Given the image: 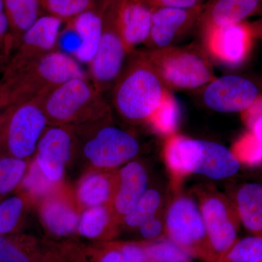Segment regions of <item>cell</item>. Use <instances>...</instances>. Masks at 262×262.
I'll list each match as a JSON object with an SVG mask.
<instances>
[{"instance_id": "1", "label": "cell", "mask_w": 262, "mask_h": 262, "mask_svg": "<svg viewBox=\"0 0 262 262\" xmlns=\"http://www.w3.org/2000/svg\"><path fill=\"white\" fill-rule=\"evenodd\" d=\"M113 87L115 110L127 122H149L171 97L145 52H133Z\"/></svg>"}, {"instance_id": "2", "label": "cell", "mask_w": 262, "mask_h": 262, "mask_svg": "<svg viewBox=\"0 0 262 262\" xmlns=\"http://www.w3.org/2000/svg\"><path fill=\"white\" fill-rule=\"evenodd\" d=\"M164 156L169 170L179 180L190 174L222 180L233 177L241 169L238 158L225 146L178 134L168 136Z\"/></svg>"}, {"instance_id": "3", "label": "cell", "mask_w": 262, "mask_h": 262, "mask_svg": "<svg viewBox=\"0 0 262 262\" xmlns=\"http://www.w3.org/2000/svg\"><path fill=\"white\" fill-rule=\"evenodd\" d=\"M85 77L80 63L73 56L56 49L24 68L3 72L0 84L10 105L39 100L67 81Z\"/></svg>"}, {"instance_id": "4", "label": "cell", "mask_w": 262, "mask_h": 262, "mask_svg": "<svg viewBox=\"0 0 262 262\" xmlns=\"http://www.w3.org/2000/svg\"><path fill=\"white\" fill-rule=\"evenodd\" d=\"M50 124L69 125L106 116L110 107L88 77H77L51 90L39 100Z\"/></svg>"}, {"instance_id": "5", "label": "cell", "mask_w": 262, "mask_h": 262, "mask_svg": "<svg viewBox=\"0 0 262 262\" xmlns=\"http://www.w3.org/2000/svg\"><path fill=\"white\" fill-rule=\"evenodd\" d=\"M144 52L168 89H199L215 78L206 50L194 43Z\"/></svg>"}, {"instance_id": "6", "label": "cell", "mask_w": 262, "mask_h": 262, "mask_svg": "<svg viewBox=\"0 0 262 262\" xmlns=\"http://www.w3.org/2000/svg\"><path fill=\"white\" fill-rule=\"evenodd\" d=\"M49 124L39 99L11 103L1 112L0 146L7 155L27 160L35 154Z\"/></svg>"}, {"instance_id": "7", "label": "cell", "mask_w": 262, "mask_h": 262, "mask_svg": "<svg viewBox=\"0 0 262 262\" xmlns=\"http://www.w3.org/2000/svg\"><path fill=\"white\" fill-rule=\"evenodd\" d=\"M165 223L167 237L193 258L215 262L196 198L184 193L177 194L168 203Z\"/></svg>"}, {"instance_id": "8", "label": "cell", "mask_w": 262, "mask_h": 262, "mask_svg": "<svg viewBox=\"0 0 262 262\" xmlns=\"http://www.w3.org/2000/svg\"><path fill=\"white\" fill-rule=\"evenodd\" d=\"M194 194L206 226L215 262H221L238 239L241 222L230 198L209 186Z\"/></svg>"}, {"instance_id": "9", "label": "cell", "mask_w": 262, "mask_h": 262, "mask_svg": "<svg viewBox=\"0 0 262 262\" xmlns=\"http://www.w3.org/2000/svg\"><path fill=\"white\" fill-rule=\"evenodd\" d=\"M140 144L135 135L113 125L99 127L84 143L83 154L94 168L115 170L137 156Z\"/></svg>"}, {"instance_id": "10", "label": "cell", "mask_w": 262, "mask_h": 262, "mask_svg": "<svg viewBox=\"0 0 262 262\" xmlns=\"http://www.w3.org/2000/svg\"><path fill=\"white\" fill-rule=\"evenodd\" d=\"M128 56L117 27V20L110 26L103 24L99 47L89 64L91 80L101 94L113 87Z\"/></svg>"}, {"instance_id": "11", "label": "cell", "mask_w": 262, "mask_h": 262, "mask_svg": "<svg viewBox=\"0 0 262 262\" xmlns=\"http://www.w3.org/2000/svg\"><path fill=\"white\" fill-rule=\"evenodd\" d=\"M258 98V90L252 81L238 75L215 77L205 86V105L220 113H244Z\"/></svg>"}, {"instance_id": "12", "label": "cell", "mask_w": 262, "mask_h": 262, "mask_svg": "<svg viewBox=\"0 0 262 262\" xmlns=\"http://www.w3.org/2000/svg\"><path fill=\"white\" fill-rule=\"evenodd\" d=\"M73 146V134L67 125L48 127L38 143L34 163L54 185L60 184L64 177Z\"/></svg>"}, {"instance_id": "13", "label": "cell", "mask_w": 262, "mask_h": 262, "mask_svg": "<svg viewBox=\"0 0 262 262\" xmlns=\"http://www.w3.org/2000/svg\"><path fill=\"white\" fill-rule=\"evenodd\" d=\"M61 27V19L58 17H39L22 37L4 72L20 70L56 50Z\"/></svg>"}, {"instance_id": "14", "label": "cell", "mask_w": 262, "mask_h": 262, "mask_svg": "<svg viewBox=\"0 0 262 262\" xmlns=\"http://www.w3.org/2000/svg\"><path fill=\"white\" fill-rule=\"evenodd\" d=\"M205 49L217 61L237 67L246 61L253 45V34L248 23L231 24L212 29L203 34Z\"/></svg>"}, {"instance_id": "15", "label": "cell", "mask_w": 262, "mask_h": 262, "mask_svg": "<svg viewBox=\"0 0 262 262\" xmlns=\"http://www.w3.org/2000/svg\"><path fill=\"white\" fill-rule=\"evenodd\" d=\"M203 4L192 8L153 10L151 27L145 45L149 50L175 46L198 24Z\"/></svg>"}, {"instance_id": "16", "label": "cell", "mask_w": 262, "mask_h": 262, "mask_svg": "<svg viewBox=\"0 0 262 262\" xmlns=\"http://www.w3.org/2000/svg\"><path fill=\"white\" fill-rule=\"evenodd\" d=\"M117 182L111 208L118 223H121L149 186V177L145 165L138 160H131L117 170Z\"/></svg>"}, {"instance_id": "17", "label": "cell", "mask_w": 262, "mask_h": 262, "mask_svg": "<svg viewBox=\"0 0 262 262\" xmlns=\"http://www.w3.org/2000/svg\"><path fill=\"white\" fill-rule=\"evenodd\" d=\"M261 0H210L203 5L198 24L202 34L212 29L243 23L261 8Z\"/></svg>"}, {"instance_id": "18", "label": "cell", "mask_w": 262, "mask_h": 262, "mask_svg": "<svg viewBox=\"0 0 262 262\" xmlns=\"http://www.w3.org/2000/svg\"><path fill=\"white\" fill-rule=\"evenodd\" d=\"M152 13L153 10L141 0H125L120 7L117 27L129 55L147 41Z\"/></svg>"}, {"instance_id": "19", "label": "cell", "mask_w": 262, "mask_h": 262, "mask_svg": "<svg viewBox=\"0 0 262 262\" xmlns=\"http://www.w3.org/2000/svg\"><path fill=\"white\" fill-rule=\"evenodd\" d=\"M117 182V170H99L86 174L76 189L77 203L84 209L111 206Z\"/></svg>"}, {"instance_id": "20", "label": "cell", "mask_w": 262, "mask_h": 262, "mask_svg": "<svg viewBox=\"0 0 262 262\" xmlns=\"http://www.w3.org/2000/svg\"><path fill=\"white\" fill-rule=\"evenodd\" d=\"M40 217L50 232L64 237L77 232L80 214L70 199L57 194L48 196L43 202Z\"/></svg>"}, {"instance_id": "21", "label": "cell", "mask_w": 262, "mask_h": 262, "mask_svg": "<svg viewBox=\"0 0 262 262\" xmlns=\"http://www.w3.org/2000/svg\"><path fill=\"white\" fill-rule=\"evenodd\" d=\"M241 225L253 235L262 236V184H241L230 198Z\"/></svg>"}, {"instance_id": "22", "label": "cell", "mask_w": 262, "mask_h": 262, "mask_svg": "<svg viewBox=\"0 0 262 262\" xmlns=\"http://www.w3.org/2000/svg\"><path fill=\"white\" fill-rule=\"evenodd\" d=\"M102 18L91 10H86L75 17L72 27L80 38V49L74 58L80 63L89 65L94 58L103 31Z\"/></svg>"}, {"instance_id": "23", "label": "cell", "mask_w": 262, "mask_h": 262, "mask_svg": "<svg viewBox=\"0 0 262 262\" xmlns=\"http://www.w3.org/2000/svg\"><path fill=\"white\" fill-rule=\"evenodd\" d=\"M120 224L114 214L111 206L85 208L80 215L77 232L82 237L96 239L117 233Z\"/></svg>"}, {"instance_id": "24", "label": "cell", "mask_w": 262, "mask_h": 262, "mask_svg": "<svg viewBox=\"0 0 262 262\" xmlns=\"http://www.w3.org/2000/svg\"><path fill=\"white\" fill-rule=\"evenodd\" d=\"M14 51L39 17V0H4ZM13 51V53H14Z\"/></svg>"}, {"instance_id": "25", "label": "cell", "mask_w": 262, "mask_h": 262, "mask_svg": "<svg viewBox=\"0 0 262 262\" xmlns=\"http://www.w3.org/2000/svg\"><path fill=\"white\" fill-rule=\"evenodd\" d=\"M168 203L163 189L149 187L134 209L124 217L120 225L125 229L136 230L146 221L165 210Z\"/></svg>"}, {"instance_id": "26", "label": "cell", "mask_w": 262, "mask_h": 262, "mask_svg": "<svg viewBox=\"0 0 262 262\" xmlns=\"http://www.w3.org/2000/svg\"><path fill=\"white\" fill-rule=\"evenodd\" d=\"M140 243L150 261L192 262L194 258L167 236L156 241Z\"/></svg>"}, {"instance_id": "27", "label": "cell", "mask_w": 262, "mask_h": 262, "mask_svg": "<svg viewBox=\"0 0 262 262\" xmlns=\"http://www.w3.org/2000/svg\"><path fill=\"white\" fill-rule=\"evenodd\" d=\"M28 168L27 160L8 155L0 158V195L8 194L20 185Z\"/></svg>"}, {"instance_id": "28", "label": "cell", "mask_w": 262, "mask_h": 262, "mask_svg": "<svg viewBox=\"0 0 262 262\" xmlns=\"http://www.w3.org/2000/svg\"><path fill=\"white\" fill-rule=\"evenodd\" d=\"M221 262H262V236L237 239Z\"/></svg>"}, {"instance_id": "29", "label": "cell", "mask_w": 262, "mask_h": 262, "mask_svg": "<svg viewBox=\"0 0 262 262\" xmlns=\"http://www.w3.org/2000/svg\"><path fill=\"white\" fill-rule=\"evenodd\" d=\"M99 262H150L140 242L115 243L101 255Z\"/></svg>"}, {"instance_id": "30", "label": "cell", "mask_w": 262, "mask_h": 262, "mask_svg": "<svg viewBox=\"0 0 262 262\" xmlns=\"http://www.w3.org/2000/svg\"><path fill=\"white\" fill-rule=\"evenodd\" d=\"M25 200L21 196H12L0 203V234L13 232L21 220L25 210Z\"/></svg>"}, {"instance_id": "31", "label": "cell", "mask_w": 262, "mask_h": 262, "mask_svg": "<svg viewBox=\"0 0 262 262\" xmlns=\"http://www.w3.org/2000/svg\"><path fill=\"white\" fill-rule=\"evenodd\" d=\"M179 115L178 105L172 96L155 114L149 123L158 132L169 136L174 134Z\"/></svg>"}, {"instance_id": "32", "label": "cell", "mask_w": 262, "mask_h": 262, "mask_svg": "<svg viewBox=\"0 0 262 262\" xmlns=\"http://www.w3.org/2000/svg\"><path fill=\"white\" fill-rule=\"evenodd\" d=\"M241 163H262V144L251 132L245 134L234 145L232 149Z\"/></svg>"}, {"instance_id": "33", "label": "cell", "mask_w": 262, "mask_h": 262, "mask_svg": "<svg viewBox=\"0 0 262 262\" xmlns=\"http://www.w3.org/2000/svg\"><path fill=\"white\" fill-rule=\"evenodd\" d=\"M20 185L25 192L35 196L48 195L49 193L53 192L56 186L42 175L34 162L29 167Z\"/></svg>"}, {"instance_id": "34", "label": "cell", "mask_w": 262, "mask_h": 262, "mask_svg": "<svg viewBox=\"0 0 262 262\" xmlns=\"http://www.w3.org/2000/svg\"><path fill=\"white\" fill-rule=\"evenodd\" d=\"M52 15L59 18L77 17L88 10L91 0H46Z\"/></svg>"}, {"instance_id": "35", "label": "cell", "mask_w": 262, "mask_h": 262, "mask_svg": "<svg viewBox=\"0 0 262 262\" xmlns=\"http://www.w3.org/2000/svg\"><path fill=\"white\" fill-rule=\"evenodd\" d=\"M13 51V39L10 34L9 20L5 11L4 0H0V63L5 67Z\"/></svg>"}, {"instance_id": "36", "label": "cell", "mask_w": 262, "mask_h": 262, "mask_svg": "<svg viewBox=\"0 0 262 262\" xmlns=\"http://www.w3.org/2000/svg\"><path fill=\"white\" fill-rule=\"evenodd\" d=\"M165 210L166 208L155 216L146 221L136 229L141 238L143 239V242L156 241L166 236L165 223Z\"/></svg>"}, {"instance_id": "37", "label": "cell", "mask_w": 262, "mask_h": 262, "mask_svg": "<svg viewBox=\"0 0 262 262\" xmlns=\"http://www.w3.org/2000/svg\"><path fill=\"white\" fill-rule=\"evenodd\" d=\"M243 118L250 132L262 144V97L256 101L243 113Z\"/></svg>"}, {"instance_id": "38", "label": "cell", "mask_w": 262, "mask_h": 262, "mask_svg": "<svg viewBox=\"0 0 262 262\" xmlns=\"http://www.w3.org/2000/svg\"><path fill=\"white\" fill-rule=\"evenodd\" d=\"M80 38L73 27L61 31L57 41V50L74 57L80 49Z\"/></svg>"}, {"instance_id": "39", "label": "cell", "mask_w": 262, "mask_h": 262, "mask_svg": "<svg viewBox=\"0 0 262 262\" xmlns=\"http://www.w3.org/2000/svg\"><path fill=\"white\" fill-rule=\"evenodd\" d=\"M0 262H31L28 256L5 235L0 234Z\"/></svg>"}, {"instance_id": "40", "label": "cell", "mask_w": 262, "mask_h": 262, "mask_svg": "<svg viewBox=\"0 0 262 262\" xmlns=\"http://www.w3.org/2000/svg\"><path fill=\"white\" fill-rule=\"evenodd\" d=\"M151 9L158 8H192L203 4V0H141Z\"/></svg>"}, {"instance_id": "41", "label": "cell", "mask_w": 262, "mask_h": 262, "mask_svg": "<svg viewBox=\"0 0 262 262\" xmlns=\"http://www.w3.org/2000/svg\"><path fill=\"white\" fill-rule=\"evenodd\" d=\"M248 24L252 32L253 39H260L262 41V18Z\"/></svg>"}, {"instance_id": "42", "label": "cell", "mask_w": 262, "mask_h": 262, "mask_svg": "<svg viewBox=\"0 0 262 262\" xmlns=\"http://www.w3.org/2000/svg\"><path fill=\"white\" fill-rule=\"evenodd\" d=\"M8 106V98H7L6 95L4 92L1 84H0V111L4 110L5 107Z\"/></svg>"}, {"instance_id": "43", "label": "cell", "mask_w": 262, "mask_h": 262, "mask_svg": "<svg viewBox=\"0 0 262 262\" xmlns=\"http://www.w3.org/2000/svg\"><path fill=\"white\" fill-rule=\"evenodd\" d=\"M5 70V67L4 65L2 64L1 63H0V75H3V72H4V71Z\"/></svg>"}, {"instance_id": "44", "label": "cell", "mask_w": 262, "mask_h": 262, "mask_svg": "<svg viewBox=\"0 0 262 262\" xmlns=\"http://www.w3.org/2000/svg\"><path fill=\"white\" fill-rule=\"evenodd\" d=\"M0 125H1V111H0Z\"/></svg>"}, {"instance_id": "45", "label": "cell", "mask_w": 262, "mask_h": 262, "mask_svg": "<svg viewBox=\"0 0 262 262\" xmlns=\"http://www.w3.org/2000/svg\"><path fill=\"white\" fill-rule=\"evenodd\" d=\"M261 3H262V0H261Z\"/></svg>"}, {"instance_id": "46", "label": "cell", "mask_w": 262, "mask_h": 262, "mask_svg": "<svg viewBox=\"0 0 262 262\" xmlns=\"http://www.w3.org/2000/svg\"><path fill=\"white\" fill-rule=\"evenodd\" d=\"M150 262H153V261H150Z\"/></svg>"}]
</instances>
